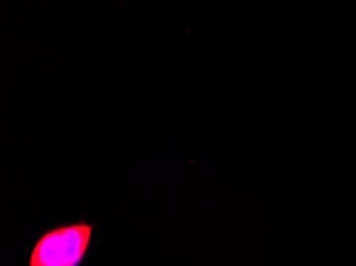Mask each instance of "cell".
I'll list each match as a JSON object with an SVG mask.
<instances>
[{"label":"cell","mask_w":356,"mask_h":266,"mask_svg":"<svg viewBox=\"0 0 356 266\" xmlns=\"http://www.w3.org/2000/svg\"><path fill=\"white\" fill-rule=\"evenodd\" d=\"M95 231L96 224L86 220L48 228L32 244L26 266H83Z\"/></svg>","instance_id":"6da1fadb"}]
</instances>
